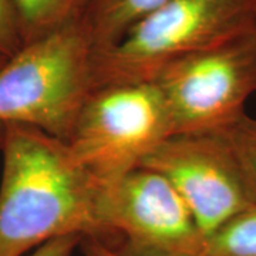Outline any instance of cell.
Returning a JSON list of instances; mask_svg holds the SVG:
<instances>
[{
  "label": "cell",
  "instance_id": "obj_1",
  "mask_svg": "<svg viewBox=\"0 0 256 256\" xmlns=\"http://www.w3.org/2000/svg\"><path fill=\"white\" fill-rule=\"evenodd\" d=\"M0 154V256H24L68 235L102 239L107 186L66 141L36 127L4 124Z\"/></svg>",
  "mask_w": 256,
  "mask_h": 256
},
{
  "label": "cell",
  "instance_id": "obj_2",
  "mask_svg": "<svg viewBox=\"0 0 256 256\" xmlns=\"http://www.w3.org/2000/svg\"><path fill=\"white\" fill-rule=\"evenodd\" d=\"M94 46L80 20L24 44L0 67V124L68 141L94 90Z\"/></svg>",
  "mask_w": 256,
  "mask_h": 256
},
{
  "label": "cell",
  "instance_id": "obj_3",
  "mask_svg": "<svg viewBox=\"0 0 256 256\" xmlns=\"http://www.w3.org/2000/svg\"><path fill=\"white\" fill-rule=\"evenodd\" d=\"M254 26L256 0H166L114 46L94 52V90L152 82L168 64Z\"/></svg>",
  "mask_w": 256,
  "mask_h": 256
},
{
  "label": "cell",
  "instance_id": "obj_4",
  "mask_svg": "<svg viewBox=\"0 0 256 256\" xmlns=\"http://www.w3.org/2000/svg\"><path fill=\"white\" fill-rule=\"evenodd\" d=\"M152 82L172 136L226 131L248 116L256 96V26L168 64Z\"/></svg>",
  "mask_w": 256,
  "mask_h": 256
},
{
  "label": "cell",
  "instance_id": "obj_5",
  "mask_svg": "<svg viewBox=\"0 0 256 256\" xmlns=\"http://www.w3.org/2000/svg\"><path fill=\"white\" fill-rule=\"evenodd\" d=\"M170 136L171 121L156 84L128 82L92 90L67 144L98 182L110 186Z\"/></svg>",
  "mask_w": 256,
  "mask_h": 256
},
{
  "label": "cell",
  "instance_id": "obj_6",
  "mask_svg": "<svg viewBox=\"0 0 256 256\" xmlns=\"http://www.w3.org/2000/svg\"><path fill=\"white\" fill-rule=\"evenodd\" d=\"M102 239L121 256H200L204 234L175 188L138 166L106 188Z\"/></svg>",
  "mask_w": 256,
  "mask_h": 256
},
{
  "label": "cell",
  "instance_id": "obj_7",
  "mask_svg": "<svg viewBox=\"0 0 256 256\" xmlns=\"http://www.w3.org/2000/svg\"><path fill=\"white\" fill-rule=\"evenodd\" d=\"M140 166L162 175L178 192L204 236L256 206V194L224 132L166 137Z\"/></svg>",
  "mask_w": 256,
  "mask_h": 256
},
{
  "label": "cell",
  "instance_id": "obj_8",
  "mask_svg": "<svg viewBox=\"0 0 256 256\" xmlns=\"http://www.w3.org/2000/svg\"><path fill=\"white\" fill-rule=\"evenodd\" d=\"M166 0H87L80 22L94 52L114 46L141 18Z\"/></svg>",
  "mask_w": 256,
  "mask_h": 256
},
{
  "label": "cell",
  "instance_id": "obj_9",
  "mask_svg": "<svg viewBox=\"0 0 256 256\" xmlns=\"http://www.w3.org/2000/svg\"><path fill=\"white\" fill-rule=\"evenodd\" d=\"M23 43L28 44L80 20L87 0H13Z\"/></svg>",
  "mask_w": 256,
  "mask_h": 256
},
{
  "label": "cell",
  "instance_id": "obj_10",
  "mask_svg": "<svg viewBox=\"0 0 256 256\" xmlns=\"http://www.w3.org/2000/svg\"><path fill=\"white\" fill-rule=\"evenodd\" d=\"M200 256H256V206L205 236Z\"/></svg>",
  "mask_w": 256,
  "mask_h": 256
},
{
  "label": "cell",
  "instance_id": "obj_11",
  "mask_svg": "<svg viewBox=\"0 0 256 256\" xmlns=\"http://www.w3.org/2000/svg\"><path fill=\"white\" fill-rule=\"evenodd\" d=\"M238 156L240 165L256 194V117L245 116L224 131Z\"/></svg>",
  "mask_w": 256,
  "mask_h": 256
},
{
  "label": "cell",
  "instance_id": "obj_12",
  "mask_svg": "<svg viewBox=\"0 0 256 256\" xmlns=\"http://www.w3.org/2000/svg\"><path fill=\"white\" fill-rule=\"evenodd\" d=\"M24 46L13 0H0V57L10 58Z\"/></svg>",
  "mask_w": 256,
  "mask_h": 256
},
{
  "label": "cell",
  "instance_id": "obj_13",
  "mask_svg": "<svg viewBox=\"0 0 256 256\" xmlns=\"http://www.w3.org/2000/svg\"><path fill=\"white\" fill-rule=\"evenodd\" d=\"M82 236L68 235L48 240L24 256H73L80 246Z\"/></svg>",
  "mask_w": 256,
  "mask_h": 256
},
{
  "label": "cell",
  "instance_id": "obj_14",
  "mask_svg": "<svg viewBox=\"0 0 256 256\" xmlns=\"http://www.w3.org/2000/svg\"><path fill=\"white\" fill-rule=\"evenodd\" d=\"M78 249L82 250V256H121L104 242L90 236L82 239Z\"/></svg>",
  "mask_w": 256,
  "mask_h": 256
},
{
  "label": "cell",
  "instance_id": "obj_15",
  "mask_svg": "<svg viewBox=\"0 0 256 256\" xmlns=\"http://www.w3.org/2000/svg\"><path fill=\"white\" fill-rule=\"evenodd\" d=\"M2 138H3V124H0V146H2Z\"/></svg>",
  "mask_w": 256,
  "mask_h": 256
},
{
  "label": "cell",
  "instance_id": "obj_16",
  "mask_svg": "<svg viewBox=\"0 0 256 256\" xmlns=\"http://www.w3.org/2000/svg\"><path fill=\"white\" fill-rule=\"evenodd\" d=\"M6 60H8V58H3V57H0V67L4 64V62H6Z\"/></svg>",
  "mask_w": 256,
  "mask_h": 256
}]
</instances>
